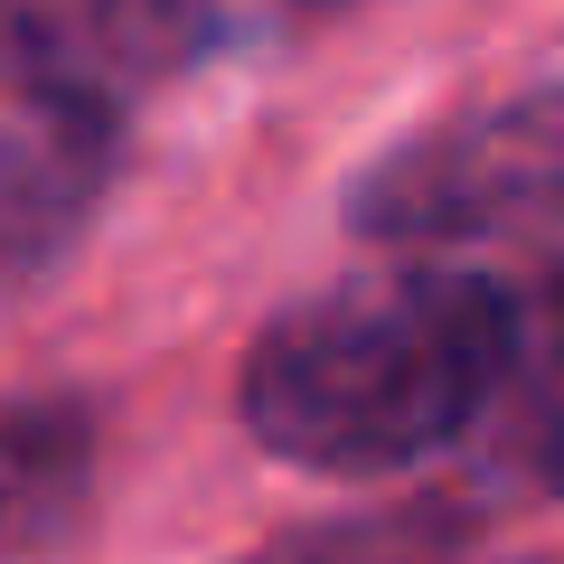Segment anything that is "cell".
<instances>
[{
    "label": "cell",
    "instance_id": "obj_1",
    "mask_svg": "<svg viewBox=\"0 0 564 564\" xmlns=\"http://www.w3.org/2000/svg\"><path fill=\"white\" fill-rule=\"evenodd\" d=\"M518 348L527 311L508 282L462 263H404L282 311L245 358L236 404L273 462L377 480L462 443Z\"/></svg>",
    "mask_w": 564,
    "mask_h": 564
},
{
    "label": "cell",
    "instance_id": "obj_2",
    "mask_svg": "<svg viewBox=\"0 0 564 564\" xmlns=\"http://www.w3.org/2000/svg\"><path fill=\"white\" fill-rule=\"evenodd\" d=\"M348 226L377 245H489L564 226V85L414 132L358 180Z\"/></svg>",
    "mask_w": 564,
    "mask_h": 564
},
{
    "label": "cell",
    "instance_id": "obj_3",
    "mask_svg": "<svg viewBox=\"0 0 564 564\" xmlns=\"http://www.w3.org/2000/svg\"><path fill=\"white\" fill-rule=\"evenodd\" d=\"M0 263H47L76 217L95 207L104 170H113V95L95 85H57V76H20L0 85Z\"/></svg>",
    "mask_w": 564,
    "mask_h": 564
},
{
    "label": "cell",
    "instance_id": "obj_4",
    "mask_svg": "<svg viewBox=\"0 0 564 564\" xmlns=\"http://www.w3.org/2000/svg\"><path fill=\"white\" fill-rule=\"evenodd\" d=\"M545 480L564 489V395H555V423H545Z\"/></svg>",
    "mask_w": 564,
    "mask_h": 564
},
{
    "label": "cell",
    "instance_id": "obj_5",
    "mask_svg": "<svg viewBox=\"0 0 564 564\" xmlns=\"http://www.w3.org/2000/svg\"><path fill=\"white\" fill-rule=\"evenodd\" d=\"M0 85H10V57H0Z\"/></svg>",
    "mask_w": 564,
    "mask_h": 564
}]
</instances>
